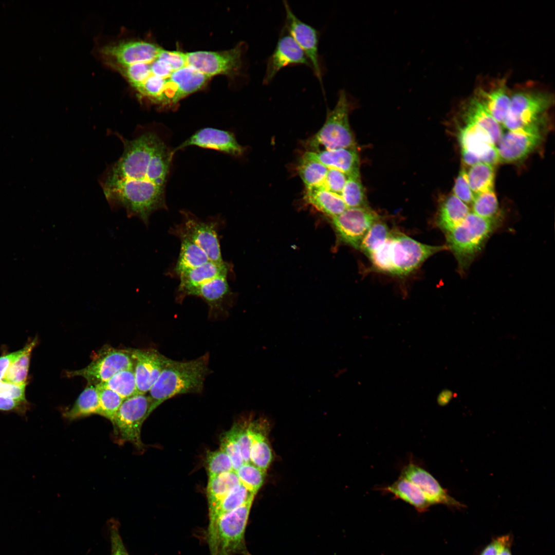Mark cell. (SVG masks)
<instances>
[{"label": "cell", "mask_w": 555, "mask_h": 555, "mask_svg": "<svg viewBox=\"0 0 555 555\" xmlns=\"http://www.w3.org/2000/svg\"><path fill=\"white\" fill-rule=\"evenodd\" d=\"M173 155L152 132L126 140L122 155L103 179L108 201L147 225L153 213L166 209L165 188Z\"/></svg>", "instance_id": "obj_1"}, {"label": "cell", "mask_w": 555, "mask_h": 555, "mask_svg": "<svg viewBox=\"0 0 555 555\" xmlns=\"http://www.w3.org/2000/svg\"><path fill=\"white\" fill-rule=\"evenodd\" d=\"M209 354L189 361L170 359L149 391L150 415L164 401L178 395L200 393L209 373Z\"/></svg>", "instance_id": "obj_2"}, {"label": "cell", "mask_w": 555, "mask_h": 555, "mask_svg": "<svg viewBox=\"0 0 555 555\" xmlns=\"http://www.w3.org/2000/svg\"><path fill=\"white\" fill-rule=\"evenodd\" d=\"M498 219L484 218L470 212L460 224L446 233V245L455 256L460 274L467 270L498 228Z\"/></svg>", "instance_id": "obj_3"}, {"label": "cell", "mask_w": 555, "mask_h": 555, "mask_svg": "<svg viewBox=\"0 0 555 555\" xmlns=\"http://www.w3.org/2000/svg\"><path fill=\"white\" fill-rule=\"evenodd\" d=\"M252 503L249 501L209 523V555H250L245 534Z\"/></svg>", "instance_id": "obj_4"}, {"label": "cell", "mask_w": 555, "mask_h": 555, "mask_svg": "<svg viewBox=\"0 0 555 555\" xmlns=\"http://www.w3.org/2000/svg\"><path fill=\"white\" fill-rule=\"evenodd\" d=\"M354 99L345 90H340L333 109L328 112L324 124L310 139L312 147L323 150L356 147L349 122V114Z\"/></svg>", "instance_id": "obj_5"}, {"label": "cell", "mask_w": 555, "mask_h": 555, "mask_svg": "<svg viewBox=\"0 0 555 555\" xmlns=\"http://www.w3.org/2000/svg\"><path fill=\"white\" fill-rule=\"evenodd\" d=\"M552 102L551 95L546 92L517 91L511 95L509 110L502 126L510 131L541 125Z\"/></svg>", "instance_id": "obj_6"}, {"label": "cell", "mask_w": 555, "mask_h": 555, "mask_svg": "<svg viewBox=\"0 0 555 555\" xmlns=\"http://www.w3.org/2000/svg\"><path fill=\"white\" fill-rule=\"evenodd\" d=\"M446 250H448L446 245L431 246L400 232H392L390 245L391 274H408L433 254Z\"/></svg>", "instance_id": "obj_7"}, {"label": "cell", "mask_w": 555, "mask_h": 555, "mask_svg": "<svg viewBox=\"0 0 555 555\" xmlns=\"http://www.w3.org/2000/svg\"><path fill=\"white\" fill-rule=\"evenodd\" d=\"M151 400L149 395L137 394L124 399L112 422L115 432L123 441L143 448L141 429L150 415Z\"/></svg>", "instance_id": "obj_8"}, {"label": "cell", "mask_w": 555, "mask_h": 555, "mask_svg": "<svg viewBox=\"0 0 555 555\" xmlns=\"http://www.w3.org/2000/svg\"><path fill=\"white\" fill-rule=\"evenodd\" d=\"M134 366L130 349H120L109 346L101 349L91 362L78 370L66 372L68 377L81 376L88 383L96 386L103 383L118 372Z\"/></svg>", "instance_id": "obj_9"}, {"label": "cell", "mask_w": 555, "mask_h": 555, "mask_svg": "<svg viewBox=\"0 0 555 555\" xmlns=\"http://www.w3.org/2000/svg\"><path fill=\"white\" fill-rule=\"evenodd\" d=\"M181 214L182 223L172 228L170 233L192 240L206 252L210 261L223 263L218 236V221L201 220L188 211H181Z\"/></svg>", "instance_id": "obj_10"}, {"label": "cell", "mask_w": 555, "mask_h": 555, "mask_svg": "<svg viewBox=\"0 0 555 555\" xmlns=\"http://www.w3.org/2000/svg\"><path fill=\"white\" fill-rule=\"evenodd\" d=\"M379 216L367 207L347 208L332 218V223L339 239L343 243L359 249L360 244Z\"/></svg>", "instance_id": "obj_11"}, {"label": "cell", "mask_w": 555, "mask_h": 555, "mask_svg": "<svg viewBox=\"0 0 555 555\" xmlns=\"http://www.w3.org/2000/svg\"><path fill=\"white\" fill-rule=\"evenodd\" d=\"M541 127L534 125L503 133L496 144L499 162H513L528 156L542 140Z\"/></svg>", "instance_id": "obj_12"}, {"label": "cell", "mask_w": 555, "mask_h": 555, "mask_svg": "<svg viewBox=\"0 0 555 555\" xmlns=\"http://www.w3.org/2000/svg\"><path fill=\"white\" fill-rule=\"evenodd\" d=\"M241 56L242 49L239 47L223 51H198L186 53L187 65L209 78L238 70Z\"/></svg>", "instance_id": "obj_13"}, {"label": "cell", "mask_w": 555, "mask_h": 555, "mask_svg": "<svg viewBox=\"0 0 555 555\" xmlns=\"http://www.w3.org/2000/svg\"><path fill=\"white\" fill-rule=\"evenodd\" d=\"M295 65H304L312 68L305 53L284 26L274 50L267 60L263 84H269L282 68Z\"/></svg>", "instance_id": "obj_14"}, {"label": "cell", "mask_w": 555, "mask_h": 555, "mask_svg": "<svg viewBox=\"0 0 555 555\" xmlns=\"http://www.w3.org/2000/svg\"><path fill=\"white\" fill-rule=\"evenodd\" d=\"M138 393L146 394L158 379L170 358L154 348L130 349Z\"/></svg>", "instance_id": "obj_15"}, {"label": "cell", "mask_w": 555, "mask_h": 555, "mask_svg": "<svg viewBox=\"0 0 555 555\" xmlns=\"http://www.w3.org/2000/svg\"><path fill=\"white\" fill-rule=\"evenodd\" d=\"M286 13L285 27L309 60L312 69L321 81L322 70L318 52L319 33L314 28L303 22L293 12L286 1H284Z\"/></svg>", "instance_id": "obj_16"}, {"label": "cell", "mask_w": 555, "mask_h": 555, "mask_svg": "<svg viewBox=\"0 0 555 555\" xmlns=\"http://www.w3.org/2000/svg\"><path fill=\"white\" fill-rule=\"evenodd\" d=\"M210 78L187 65L173 71L166 79L163 91L158 104H174L185 96L200 89Z\"/></svg>", "instance_id": "obj_17"}, {"label": "cell", "mask_w": 555, "mask_h": 555, "mask_svg": "<svg viewBox=\"0 0 555 555\" xmlns=\"http://www.w3.org/2000/svg\"><path fill=\"white\" fill-rule=\"evenodd\" d=\"M400 476L417 486L431 505L442 504L452 508L464 507L463 504L450 496L429 472L418 465L410 462L403 467Z\"/></svg>", "instance_id": "obj_18"}, {"label": "cell", "mask_w": 555, "mask_h": 555, "mask_svg": "<svg viewBox=\"0 0 555 555\" xmlns=\"http://www.w3.org/2000/svg\"><path fill=\"white\" fill-rule=\"evenodd\" d=\"M465 122L458 135L461 150L474 156L478 163L484 162L494 166L499 162L496 145L488 134L474 124Z\"/></svg>", "instance_id": "obj_19"}, {"label": "cell", "mask_w": 555, "mask_h": 555, "mask_svg": "<svg viewBox=\"0 0 555 555\" xmlns=\"http://www.w3.org/2000/svg\"><path fill=\"white\" fill-rule=\"evenodd\" d=\"M230 265L224 262L217 263L211 261L181 274L178 277L180 283L177 290L176 299L182 301L187 296H195L199 288L211 280L220 276H227Z\"/></svg>", "instance_id": "obj_20"}, {"label": "cell", "mask_w": 555, "mask_h": 555, "mask_svg": "<svg viewBox=\"0 0 555 555\" xmlns=\"http://www.w3.org/2000/svg\"><path fill=\"white\" fill-rule=\"evenodd\" d=\"M191 145L213 149L233 156L240 155L244 152L243 147L237 142L232 133L212 127L199 130L173 152Z\"/></svg>", "instance_id": "obj_21"}, {"label": "cell", "mask_w": 555, "mask_h": 555, "mask_svg": "<svg viewBox=\"0 0 555 555\" xmlns=\"http://www.w3.org/2000/svg\"><path fill=\"white\" fill-rule=\"evenodd\" d=\"M303 156L314 160L328 169L339 170L347 176L360 173V160L356 147L308 151Z\"/></svg>", "instance_id": "obj_22"}, {"label": "cell", "mask_w": 555, "mask_h": 555, "mask_svg": "<svg viewBox=\"0 0 555 555\" xmlns=\"http://www.w3.org/2000/svg\"><path fill=\"white\" fill-rule=\"evenodd\" d=\"M227 276H218L204 284L195 294L208 305L210 317L215 318L227 313L226 304L230 301L232 292Z\"/></svg>", "instance_id": "obj_23"}, {"label": "cell", "mask_w": 555, "mask_h": 555, "mask_svg": "<svg viewBox=\"0 0 555 555\" xmlns=\"http://www.w3.org/2000/svg\"><path fill=\"white\" fill-rule=\"evenodd\" d=\"M475 96L491 116L502 125L507 115L511 100L506 82L501 81L489 89L480 88Z\"/></svg>", "instance_id": "obj_24"}, {"label": "cell", "mask_w": 555, "mask_h": 555, "mask_svg": "<svg viewBox=\"0 0 555 555\" xmlns=\"http://www.w3.org/2000/svg\"><path fill=\"white\" fill-rule=\"evenodd\" d=\"M268 426L263 419L249 422L251 438L250 461L266 471L272 459V453L267 438Z\"/></svg>", "instance_id": "obj_25"}, {"label": "cell", "mask_w": 555, "mask_h": 555, "mask_svg": "<svg viewBox=\"0 0 555 555\" xmlns=\"http://www.w3.org/2000/svg\"><path fill=\"white\" fill-rule=\"evenodd\" d=\"M463 116L465 122L472 123L485 131L496 145L504 133L502 126L475 96L466 103Z\"/></svg>", "instance_id": "obj_26"}, {"label": "cell", "mask_w": 555, "mask_h": 555, "mask_svg": "<svg viewBox=\"0 0 555 555\" xmlns=\"http://www.w3.org/2000/svg\"><path fill=\"white\" fill-rule=\"evenodd\" d=\"M305 201L317 210L331 218L343 212L347 206L342 197L323 186L306 189Z\"/></svg>", "instance_id": "obj_27"}, {"label": "cell", "mask_w": 555, "mask_h": 555, "mask_svg": "<svg viewBox=\"0 0 555 555\" xmlns=\"http://www.w3.org/2000/svg\"><path fill=\"white\" fill-rule=\"evenodd\" d=\"M470 212L467 205L453 194L450 195L440 206L437 226L446 234L460 224Z\"/></svg>", "instance_id": "obj_28"}, {"label": "cell", "mask_w": 555, "mask_h": 555, "mask_svg": "<svg viewBox=\"0 0 555 555\" xmlns=\"http://www.w3.org/2000/svg\"><path fill=\"white\" fill-rule=\"evenodd\" d=\"M381 490L391 493L395 497L409 504L419 512L426 511L431 506L417 486L401 476L392 484Z\"/></svg>", "instance_id": "obj_29"}, {"label": "cell", "mask_w": 555, "mask_h": 555, "mask_svg": "<svg viewBox=\"0 0 555 555\" xmlns=\"http://www.w3.org/2000/svg\"><path fill=\"white\" fill-rule=\"evenodd\" d=\"M177 236L180 240V250L173 272L177 276L210 261L206 252L192 240L183 235Z\"/></svg>", "instance_id": "obj_30"}, {"label": "cell", "mask_w": 555, "mask_h": 555, "mask_svg": "<svg viewBox=\"0 0 555 555\" xmlns=\"http://www.w3.org/2000/svg\"><path fill=\"white\" fill-rule=\"evenodd\" d=\"M92 414H100V405L96 386L88 383L71 408L64 413V416L69 420H73Z\"/></svg>", "instance_id": "obj_31"}, {"label": "cell", "mask_w": 555, "mask_h": 555, "mask_svg": "<svg viewBox=\"0 0 555 555\" xmlns=\"http://www.w3.org/2000/svg\"><path fill=\"white\" fill-rule=\"evenodd\" d=\"M240 482L236 472L232 471L209 477L206 493L209 510L229 493Z\"/></svg>", "instance_id": "obj_32"}, {"label": "cell", "mask_w": 555, "mask_h": 555, "mask_svg": "<svg viewBox=\"0 0 555 555\" xmlns=\"http://www.w3.org/2000/svg\"><path fill=\"white\" fill-rule=\"evenodd\" d=\"M255 494L242 484L235 486L221 499L216 506L209 510V523L216 520L221 515L230 512L246 503L253 501Z\"/></svg>", "instance_id": "obj_33"}, {"label": "cell", "mask_w": 555, "mask_h": 555, "mask_svg": "<svg viewBox=\"0 0 555 555\" xmlns=\"http://www.w3.org/2000/svg\"><path fill=\"white\" fill-rule=\"evenodd\" d=\"M467 174L470 188L474 196L494 190L493 165L479 162L470 166Z\"/></svg>", "instance_id": "obj_34"}, {"label": "cell", "mask_w": 555, "mask_h": 555, "mask_svg": "<svg viewBox=\"0 0 555 555\" xmlns=\"http://www.w3.org/2000/svg\"><path fill=\"white\" fill-rule=\"evenodd\" d=\"M100 384L114 391L124 399L139 394L134 366L118 372Z\"/></svg>", "instance_id": "obj_35"}, {"label": "cell", "mask_w": 555, "mask_h": 555, "mask_svg": "<svg viewBox=\"0 0 555 555\" xmlns=\"http://www.w3.org/2000/svg\"><path fill=\"white\" fill-rule=\"evenodd\" d=\"M36 343L35 338L27 345L25 351L10 364L2 380L19 385L27 384L31 355Z\"/></svg>", "instance_id": "obj_36"}, {"label": "cell", "mask_w": 555, "mask_h": 555, "mask_svg": "<svg viewBox=\"0 0 555 555\" xmlns=\"http://www.w3.org/2000/svg\"><path fill=\"white\" fill-rule=\"evenodd\" d=\"M328 168L321 163L303 156L298 172L306 189L322 186Z\"/></svg>", "instance_id": "obj_37"}, {"label": "cell", "mask_w": 555, "mask_h": 555, "mask_svg": "<svg viewBox=\"0 0 555 555\" xmlns=\"http://www.w3.org/2000/svg\"><path fill=\"white\" fill-rule=\"evenodd\" d=\"M341 196L347 208L367 207L365 191L360 173L347 176Z\"/></svg>", "instance_id": "obj_38"}, {"label": "cell", "mask_w": 555, "mask_h": 555, "mask_svg": "<svg viewBox=\"0 0 555 555\" xmlns=\"http://www.w3.org/2000/svg\"><path fill=\"white\" fill-rule=\"evenodd\" d=\"M391 234L392 232L387 225L379 219L371 226L365 234L359 249L369 256L390 237Z\"/></svg>", "instance_id": "obj_39"}, {"label": "cell", "mask_w": 555, "mask_h": 555, "mask_svg": "<svg viewBox=\"0 0 555 555\" xmlns=\"http://www.w3.org/2000/svg\"><path fill=\"white\" fill-rule=\"evenodd\" d=\"M95 386L100 405L99 415L112 422L124 399L114 391L100 384Z\"/></svg>", "instance_id": "obj_40"}, {"label": "cell", "mask_w": 555, "mask_h": 555, "mask_svg": "<svg viewBox=\"0 0 555 555\" xmlns=\"http://www.w3.org/2000/svg\"><path fill=\"white\" fill-rule=\"evenodd\" d=\"M472 212L486 219L498 217V203L494 190L474 196L471 205Z\"/></svg>", "instance_id": "obj_41"}, {"label": "cell", "mask_w": 555, "mask_h": 555, "mask_svg": "<svg viewBox=\"0 0 555 555\" xmlns=\"http://www.w3.org/2000/svg\"><path fill=\"white\" fill-rule=\"evenodd\" d=\"M235 472L240 483L255 495L262 486L266 473L251 462L244 463Z\"/></svg>", "instance_id": "obj_42"}, {"label": "cell", "mask_w": 555, "mask_h": 555, "mask_svg": "<svg viewBox=\"0 0 555 555\" xmlns=\"http://www.w3.org/2000/svg\"><path fill=\"white\" fill-rule=\"evenodd\" d=\"M206 465L209 477L233 471L231 459L220 448L207 453Z\"/></svg>", "instance_id": "obj_43"}, {"label": "cell", "mask_w": 555, "mask_h": 555, "mask_svg": "<svg viewBox=\"0 0 555 555\" xmlns=\"http://www.w3.org/2000/svg\"><path fill=\"white\" fill-rule=\"evenodd\" d=\"M220 449L224 451L229 457L234 471H236L244 464L239 446L231 429L221 437Z\"/></svg>", "instance_id": "obj_44"}, {"label": "cell", "mask_w": 555, "mask_h": 555, "mask_svg": "<svg viewBox=\"0 0 555 555\" xmlns=\"http://www.w3.org/2000/svg\"><path fill=\"white\" fill-rule=\"evenodd\" d=\"M238 442L244 463L250 462V450L251 438L249 430V422L237 424L231 429Z\"/></svg>", "instance_id": "obj_45"}, {"label": "cell", "mask_w": 555, "mask_h": 555, "mask_svg": "<svg viewBox=\"0 0 555 555\" xmlns=\"http://www.w3.org/2000/svg\"><path fill=\"white\" fill-rule=\"evenodd\" d=\"M453 194L466 205H472L474 195L469 184L467 172L464 169L459 172L456 179Z\"/></svg>", "instance_id": "obj_46"}, {"label": "cell", "mask_w": 555, "mask_h": 555, "mask_svg": "<svg viewBox=\"0 0 555 555\" xmlns=\"http://www.w3.org/2000/svg\"><path fill=\"white\" fill-rule=\"evenodd\" d=\"M347 179V175L343 172L328 169L323 186L325 189L341 196Z\"/></svg>", "instance_id": "obj_47"}, {"label": "cell", "mask_w": 555, "mask_h": 555, "mask_svg": "<svg viewBox=\"0 0 555 555\" xmlns=\"http://www.w3.org/2000/svg\"><path fill=\"white\" fill-rule=\"evenodd\" d=\"M109 531L111 555H129L119 531V523L112 519L108 522Z\"/></svg>", "instance_id": "obj_48"}, {"label": "cell", "mask_w": 555, "mask_h": 555, "mask_svg": "<svg viewBox=\"0 0 555 555\" xmlns=\"http://www.w3.org/2000/svg\"><path fill=\"white\" fill-rule=\"evenodd\" d=\"M157 58L169 65L173 71L187 66L186 53L160 48Z\"/></svg>", "instance_id": "obj_49"}, {"label": "cell", "mask_w": 555, "mask_h": 555, "mask_svg": "<svg viewBox=\"0 0 555 555\" xmlns=\"http://www.w3.org/2000/svg\"><path fill=\"white\" fill-rule=\"evenodd\" d=\"M27 384H16L1 380L0 381V397L18 401H27L25 388Z\"/></svg>", "instance_id": "obj_50"}, {"label": "cell", "mask_w": 555, "mask_h": 555, "mask_svg": "<svg viewBox=\"0 0 555 555\" xmlns=\"http://www.w3.org/2000/svg\"><path fill=\"white\" fill-rule=\"evenodd\" d=\"M27 401H18L0 397V411L14 412L24 416L29 409Z\"/></svg>", "instance_id": "obj_51"}, {"label": "cell", "mask_w": 555, "mask_h": 555, "mask_svg": "<svg viewBox=\"0 0 555 555\" xmlns=\"http://www.w3.org/2000/svg\"><path fill=\"white\" fill-rule=\"evenodd\" d=\"M151 75L162 78H169L173 72L171 67L164 61L157 57L150 61Z\"/></svg>", "instance_id": "obj_52"}, {"label": "cell", "mask_w": 555, "mask_h": 555, "mask_svg": "<svg viewBox=\"0 0 555 555\" xmlns=\"http://www.w3.org/2000/svg\"><path fill=\"white\" fill-rule=\"evenodd\" d=\"M27 345L23 348L0 357V381L4 378L10 364L22 355L26 350Z\"/></svg>", "instance_id": "obj_53"}, {"label": "cell", "mask_w": 555, "mask_h": 555, "mask_svg": "<svg viewBox=\"0 0 555 555\" xmlns=\"http://www.w3.org/2000/svg\"><path fill=\"white\" fill-rule=\"evenodd\" d=\"M500 542L498 550L497 555H512L511 552V545L512 538L510 535H503L499 537Z\"/></svg>", "instance_id": "obj_54"}, {"label": "cell", "mask_w": 555, "mask_h": 555, "mask_svg": "<svg viewBox=\"0 0 555 555\" xmlns=\"http://www.w3.org/2000/svg\"><path fill=\"white\" fill-rule=\"evenodd\" d=\"M499 537L494 539L482 551L480 555H497L499 546Z\"/></svg>", "instance_id": "obj_55"}, {"label": "cell", "mask_w": 555, "mask_h": 555, "mask_svg": "<svg viewBox=\"0 0 555 555\" xmlns=\"http://www.w3.org/2000/svg\"><path fill=\"white\" fill-rule=\"evenodd\" d=\"M452 393L449 390H443L439 394L437 398L438 403L443 406L446 405L452 399Z\"/></svg>", "instance_id": "obj_56"}]
</instances>
